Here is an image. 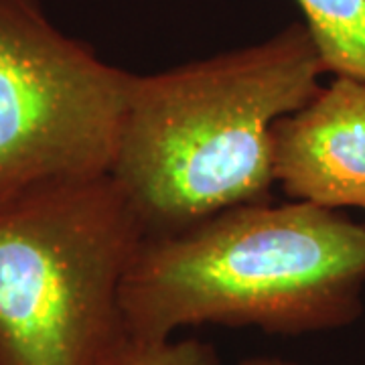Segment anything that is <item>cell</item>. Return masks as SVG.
<instances>
[{
  "mask_svg": "<svg viewBox=\"0 0 365 365\" xmlns=\"http://www.w3.org/2000/svg\"><path fill=\"white\" fill-rule=\"evenodd\" d=\"M327 73L304 23L185 66L134 73L114 179L146 234L270 199L274 128Z\"/></svg>",
  "mask_w": 365,
  "mask_h": 365,
  "instance_id": "cell-1",
  "label": "cell"
},
{
  "mask_svg": "<svg viewBox=\"0 0 365 365\" xmlns=\"http://www.w3.org/2000/svg\"><path fill=\"white\" fill-rule=\"evenodd\" d=\"M365 223L307 201H254L182 232L148 235L122 282L130 337L185 327L307 335L364 313Z\"/></svg>",
  "mask_w": 365,
  "mask_h": 365,
  "instance_id": "cell-2",
  "label": "cell"
},
{
  "mask_svg": "<svg viewBox=\"0 0 365 365\" xmlns=\"http://www.w3.org/2000/svg\"><path fill=\"white\" fill-rule=\"evenodd\" d=\"M148 237L114 175L0 205V365H100L128 337L120 292Z\"/></svg>",
  "mask_w": 365,
  "mask_h": 365,
  "instance_id": "cell-3",
  "label": "cell"
},
{
  "mask_svg": "<svg viewBox=\"0 0 365 365\" xmlns=\"http://www.w3.org/2000/svg\"><path fill=\"white\" fill-rule=\"evenodd\" d=\"M132 78L53 25L39 0H0V205L112 175Z\"/></svg>",
  "mask_w": 365,
  "mask_h": 365,
  "instance_id": "cell-4",
  "label": "cell"
},
{
  "mask_svg": "<svg viewBox=\"0 0 365 365\" xmlns=\"http://www.w3.org/2000/svg\"><path fill=\"white\" fill-rule=\"evenodd\" d=\"M274 181L294 201L365 209V81L335 76L274 128Z\"/></svg>",
  "mask_w": 365,
  "mask_h": 365,
  "instance_id": "cell-5",
  "label": "cell"
},
{
  "mask_svg": "<svg viewBox=\"0 0 365 365\" xmlns=\"http://www.w3.org/2000/svg\"><path fill=\"white\" fill-rule=\"evenodd\" d=\"M327 73L365 81V0H297Z\"/></svg>",
  "mask_w": 365,
  "mask_h": 365,
  "instance_id": "cell-6",
  "label": "cell"
},
{
  "mask_svg": "<svg viewBox=\"0 0 365 365\" xmlns=\"http://www.w3.org/2000/svg\"><path fill=\"white\" fill-rule=\"evenodd\" d=\"M100 365H220L213 345L199 339L126 337Z\"/></svg>",
  "mask_w": 365,
  "mask_h": 365,
  "instance_id": "cell-7",
  "label": "cell"
},
{
  "mask_svg": "<svg viewBox=\"0 0 365 365\" xmlns=\"http://www.w3.org/2000/svg\"><path fill=\"white\" fill-rule=\"evenodd\" d=\"M235 365H304L299 361H290V359H282V357H250Z\"/></svg>",
  "mask_w": 365,
  "mask_h": 365,
  "instance_id": "cell-8",
  "label": "cell"
}]
</instances>
